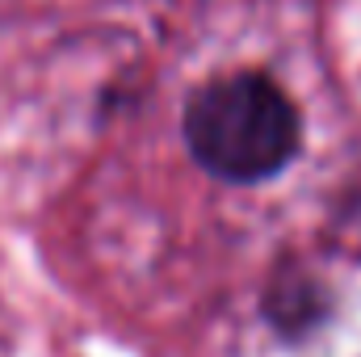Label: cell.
Instances as JSON below:
<instances>
[{
	"label": "cell",
	"mask_w": 361,
	"mask_h": 357,
	"mask_svg": "<svg viewBox=\"0 0 361 357\" xmlns=\"http://www.w3.org/2000/svg\"><path fill=\"white\" fill-rule=\"evenodd\" d=\"M269 315L286 337H294V332L319 324V320H315V282L290 277V273L277 277L273 290H269Z\"/></svg>",
	"instance_id": "cell-2"
},
{
	"label": "cell",
	"mask_w": 361,
	"mask_h": 357,
	"mask_svg": "<svg viewBox=\"0 0 361 357\" xmlns=\"http://www.w3.org/2000/svg\"><path fill=\"white\" fill-rule=\"evenodd\" d=\"M298 139V109L265 72L219 76L185 105V143L219 181L252 185L281 173L294 160Z\"/></svg>",
	"instance_id": "cell-1"
}]
</instances>
